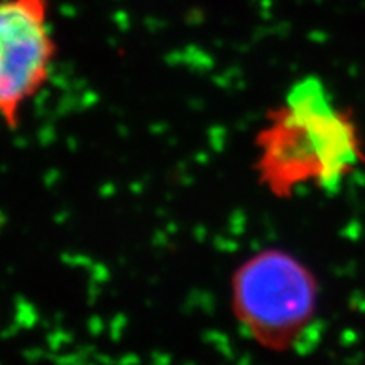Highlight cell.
I'll use <instances>...</instances> for the list:
<instances>
[{
  "label": "cell",
  "instance_id": "1",
  "mask_svg": "<svg viewBox=\"0 0 365 365\" xmlns=\"http://www.w3.org/2000/svg\"><path fill=\"white\" fill-rule=\"evenodd\" d=\"M255 148L259 185L277 198H289L307 182L339 188L362 159L352 115L340 110L313 76L296 81L267 112Z\"/></svg>",
  "mask_w": 365,
  "mask_h": 365
},
{
  "label": "cell",
  "instance_id": "2",
  "mask_svg": "<svg viewBox=\"0 0 365 365\" xmlns=\"http://www.w3.org/2000/svg\"><path fill=\"white\" fill-rule=\"evenodd\" d=\"M230 307L250 340L267 352H287L313 323L318 281L287 250L261 249L232 274Z\"/></svg>",
  "mask_w": 365,
  "mask_h": 365
},
{
  "label": "cell",
  "instance_id": "3",
  "mask_svg": "<svg viewBox=\"0 0 365 365\" xmlns=\"http://www.w3.org/2000/svg\"><path fill=\"white\" fill-rule=\"evenodd\" d=\"M56 58L49 0H0V120L11 130L49 83Z\"/></svg>",
  "mask_w": 365,
  "mask_h": 365
}]
</instances>
